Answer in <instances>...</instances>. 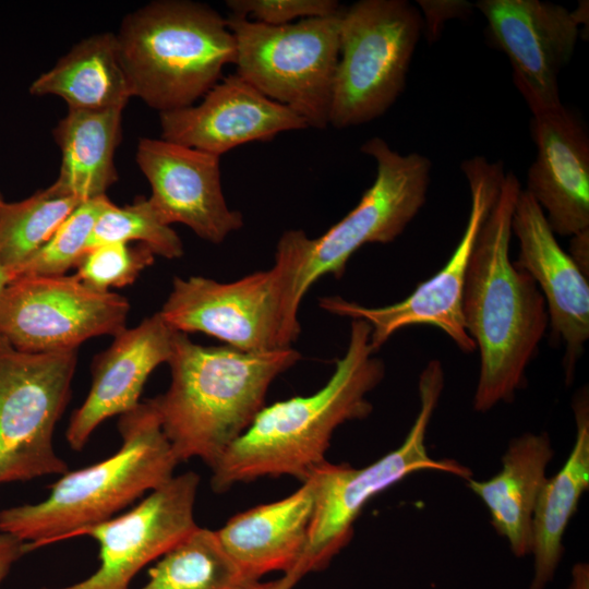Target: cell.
<instances>
[{
    "instance_id": "obj_1",
    "label": "cell",
    "mask_w": 589,
    "mask_h": 589,
    "mask_svg": "<svg viewBox=\"0 0 589 589\" xmlns=\"http://www.w3.org/2000/svg\"><path fill=\"white\" fill-rule=\"evenodd\" d=\"M520 190L518 178L506 172L477 235L465 279L464 323L480 353L473 396L478 412L515 398L549 326L541 291L509 254L513 212Z\"/></svg>"
},
{
    "instance_id": "obj_2",
    "label": "cell",
    "mask_w": 589,
    "mask_h": 589,
    "mask_svg": "<svg viewBox=\"0 0 589 589\" xmlns=\"http://www.w3.org/2000/svg\"><path fill=\"white\" fill-rule=\"evenodd\" d=\"M370 334L366 322L351 320L347 349L326 384L312 395L264 406L211 468L212 489L221 493L264 477L304 482L326 461L335 430L372 412L368 395L384 378L385 364L375 356Z\"/></svg>"
},
{
    "instance_id": "obj_3",
    "label": "cell",
    "mask_w": 589,
    "mask_h": 589,
    "mask_svg": "<svg viewBox=\"0 0 589 589\" xmlns=\"http://www.w3.org/2000/svg\"><path fill=\"white\" fill-rule=\"evenodd\" d=\"M300 358L293 347L250 353L177 332L169 387L148 400L178 461L200 458L212 468L262 410L274 380Z\"/></svg>"
},
{
    "instance_id": "obj_4",
    "label": "cell",
    "mask_w": 589,
    "mask_h": 589,
    "mask_svg": "<svg viewBox=\"0 0 589 589\" xmlns=\"http://www.w3.org/2000/svg\"><path fill=\"white\" fill-rule=\"evenodd\" d=\"M122 443L110 457L67 471L36 504L0 510V531L26 542L27 553L113 515L168 482L179 464L147 399L120 416Z\"/></svg>"
},
{
    "instance_id": "obj_5",
    "label": "cell",
    "mask_w": 589,
    "mask_h": 589,
    "mask_svg": "<svg viewBox=\"0 0 589 589\" xmlns=\"http://www.w3.org/2000/svg\"><path fill=\"white\" fill-rule=\"evenodd\" d=\"M116 37L132 96L159 113L194 105L237 60L226 19L190 0L149 2L124 16Z\"/></svg>"
},
{
    "instance_id": "obj_6",
    "label": "cell",
    "mask_w": 589,
    "mask_h": 589,
    "mask_svg": "<svg viewBox=\"0 0 589 589\" xmlns=\"http://www.w3.org/2000/svg\"><path fill=\"white\" fill-rule=\"evenodd\" d=\"M300 232L292 229L280 236L269 269L230 283L175 277L160 316L177 332L204 333L244 352L292 348L300 334Z\"/></svg>"
},
{
    "instance_id": "obj_7",
    "label": "cell",
    "mask_w": 589,
    "mask_h": 589,
    "mask_svg": "<svg viewBox=\"0 0 589 589\" xmlns=\"http://www.w3.org/2000/svg\"><path fill=\"white\" fill-rule=\"evenodd\" d=\"M444 388V370L430 361L419 376V411L405 441L394 450L363 468L324 461L310 480L314 506L305 552L299 565L304 576L325 568L351 540L353 524L366 503L407 476L422 470L450 473L465 480L472 472L453 459H434L425 435Z\"/></svg>"
},
{
    "instance_id": "obj_8",
    "label": "cell",
    "mask_w": 589,
    "mask_h": 589,
    "mask_svg": "<svg viewBox=\"0 0 589 589\" xmlns=\"http://www.w3.org/2000/svg\"><path fill=\"white\" fill-rule=\"evenodd\" d=\"M423 29L422 14L407 0H360L344 7L328 127L361 125L394 105Z\"/></svg>"
},
{
    "instance_id": "obj_9",
    "label": "cell",
    "mask_w": 589,
    "mask_h": 589,
    "mask_svg": "<svg viewBox=\"0 0 589 589\" xmlns=\"http://www.w3.org/2000/svg\"><path fill=\"white\" fill-rule=\"evenodd\" d=\"M342 9L281 26L230 14L226 21L237 45L236 73L296 112L308 128H327Z\"/></svg>"
},
{
    "instance_id": "obj_10",
    "label": "cell",
    "mask_w": 589,
    "mask_h": 589,
    "mask_svg": "<svg viewBox=\"0 0 589 589\" xmlns=\"http://www.w3.org/2000/svg\"><path fill=\"white\" fill-rule=\"evenodd\" d=\"M361 152L376 164L372 185L359 203L318 238L302 230L297 293L302 300L322 277L340 278L351 256L368 243H389L398 238L426 201L431 160L419 153L401 155L374 136Z\"/></svg>"
},
{
    "instance_id": "obj_11",
    "label": "cell",
    "mask_w": 589,
    "mask_h": 589,
    "mask_svg": "<svg viewBox=\"0 0 589 589\" xmlns=\"http://www.w3.org/2000/svg\"><path fill=\"white\" fill-rule=\"evenodd\" d=\"M76 350L24 352L0 338V484L69 471L52 444Z\"/></svg>"
},
{
    "instance_id": "obj_12",
    "label": "cell",
    "mask_w": 589,
    "mask_h": 589,
    "mask_svg": "<svg viewBox=\"0 0 589 589\" xmlns=\"http://www.w3.org/2000/svg\"><path fill=\"white\" fill-rule=\"evenodd\" d=\"M461 170L470 190V212L457 247L436 274L419 284L404 300L384 306H365L339 296L320 299V306L326 312L366 322L375 352L396 332L411 325L441 329L465 353L477 349L464 323V286L477 235L497 199L506 171L502 161H489L482 156L464 160Z\"/></svg>"
},
{
    "instance_id": "obj_13",
    "label": "cell",
    "mask_w": 589,
    "mask_h": 589,
    "mask_svg": "<svg viewBox=\"0 0 589 589\" xmlns=\"http://www.w3.org/2000/svg\"><path fill=\"white\" fill-rule=\"evenodd\" d=\"M130 305L112 291L85 286L75 275H29L0 292V338L24 352L76 350L85 340L116 336Z\"/></svg>"
},
{
    "instance_id": "obj_14",
    "label": "cell",
    "mask_w": 589,
    "mask_h": 589,
    "mask_svg": "<svg viewBox=\"0 0 589 589\" xmlns=\"http://www.w3.org/2000/svg\"><path fill=\"white\" fill-rule=\"evenodd\" d=\"M199 483L194 471L173 476L125 514L77 531L74 537L88 536L98 542V568L73 585L41 589H130L142 568L197 527L194 504Z\"/></svg>"
},
{
    "instance_id": "obj_15",
    "label": "cell",
    "mask_w": 589,
    "mask_h": 589,
    "mask_svg": "<svg viewBox=\"0 0 589 589\" xmlns=\"http://www.w3.org/2000/svg\"><path fill=\"white\" fill-rule=\"evenodd\" d=\"M474 7L508 57L514 84L531 113L562 105L558 76L575 52L585 10L540 0H479Z\"/></svg>"
},
{
    "instance_id": "obj_16",
    "label": "cell",
    "mask_w": 589,
    "mask_h": 589,
    "mask_svg": "<svg viewBox=\"0 0 589 589\" xmlns=\"http://www.w3.org/2000/svg\"><path fill=\"white\" fill-rule=\"evenodd\" d=\"M135 159L151 185L147 199L165 224L185 225L214 244L243 227L242 213L229 208L223 193L219 156L142 137Z\"/></svg>"
},
{
    "instance_id": "obj_17",
    "label": "cell",
    "mask_w": 589,
    "mask_h": 589,
    "mask_svg": "<svg viewBox=\"0 0 589 589\" xmlns=\"http://www.w3.org/2000/svg\"><path fill=\"white\" fill-rule=\"evenodd\" d=\"M512 233L519 243L515 263L536 281L552 333L564 345L565 380L570 384L589 338L588 275L562 249L543 211L524 189L514 207Z\"/></svg>"
},
{
    "instance_id": "obj_18",
    "label": "cell",
    "mask_w": 589,
    "mask_h": 589,
    "mask_svg": "<svg viewBox=\"0 0 589 589\" xmlns=\"http://www.w3.org/2000/svg\"><path fill=\"white\" fill-rule=\"evenodd\" d=\"M202 98L197 105L160 112V139L220 157L240 145L308 128L296 112L236 72L221 77Z\"/></svg>"
},
{
    "instance_id": "obj_19",
    "label": "cell",
    "mask_w": 589,
    "mask_h": 589,
    "mask_svg": "<svg viewBox=\"0 0 589 589\" xmlns=\"http://www.w3.org/2000/svg\"><path fill=\"white\" fill-rule=\"evenodd\" d=\"M537 157L525 191L543 211L555 236L589 230V137L581 121L563 105L532 115Z\"/></svg>"
},
{
    "instance_id": "obj_20",
    "label": "cell",
    "mask_w": 589,
    "mask_h": 589,
    "mask_svg": "<svg viewBox=\"0 0 589 589\" xmlns=\"http://www.w3.org/2000/svg\"><path fill=\"white\" fill-rule=\"evenodd\" d=\"M176 333L157 312L137 326L124 328L96 357L89 392L72 413L65 433L72 449H83L106 419L121 416L140 404L149 374L168 362Z\"/></svg>"
},
{
    "instance_id": "obj_21",
    "label": "cell",
    "mask_w": 589,
    "mask_h": 589,
    "mask_svg": "<svg viewBox=\"0 0 589 589\" xmlns=\"http://www.w3.org/2000/svg\"><path fill=\"white\" fill-rule=\"evenodd\" d=\"M313 506V486L305 480L290 495L239 513L215 532L231 560L253 581L272 572L300 573Z\"/></svg>"
},
{
    "instance_id": "obj_22",
    "label": "cell",
    "mask_w": 589,
    "mask_h": 589,
    "mask_svg": "<svg viewBox=\"0 0 589 589\" xmlns=\"http://www.w3.org/2000/svg\"><path fill=\"white\" fill-rule=\"evenodd\" d=\"M553 454L548 433H525L510 441L496 476L485 481L467 480L489 509L496 532L507 539L517 557L531 552L533 512Z\"/></svg>"
},
{
    "instance_id": "obj_23",
    "label": "cell",
    "mask_w": 589,
    "mask_h": 589,
    "mask_svg": "<svg viewBox=\"0 0 589 589\" xmlns=\"http://www.w3.org/2000/svg\"><path fill=\"white\" fill-rule=\"evenodd\" d=\"M576 440L572 452L552 478L545 480L532 517L531 552L534 572L530 589H544L563 553V534L589 486V404L581 389L574 399Z\"/></svg>"
},
{
    "instance_id": "obj_24",
    "label": "cell",
    "mask_w": 589,
    "mask_h": 589,
    "mask_svg": "<svg viewBox=\"0 0 589 589\" xmlns=\"http://www.w3.org/2000/svg\"><path fill=\"white\" fill-rule=\"evenodd\" d=\"M29 93L59 96L69 110H123L133 96L116 34L105 32L80 40L32 82Z\"/></svg>"
},
{
    "instance_id": "obj_25",
    "label": "cell",
    "mask_w": 589,
    "mask_h": 589,
    "mask_svg": "<svg viewBox=\"0 0 589 589\" xmlns=\"http://www.w3.org/2000/svg\"><path fill=\"white\" fill-rule=\"evenodd\" d=\"M121 121V109L69 110L52 132L61 151V167L51 187L81 202L106 195L118 180L113 156Z\"/></svg>"
},
{
    "instance_id": "obj_26",
    "label": "cell",
    "mask_w": 589,
    "mask_h": 589,
    "mask_svg": "<svg viewBox=\"0 0 589 589\" xmlns=\"http://www.w3.org/2000/svg\"><path fill=\"white\" fill-rule=\"evenodd\" d=\"M243 575L215 531L196 527L148 570L140 589H249Z\"/></svg>"
},
{
    "instance_id": "obj_27",
    "label": "cell",
    "mask_w": 589,
    "mask_h": 589,
    "mask_svg": "<svg viewBox=\"0 0 589 589\" xmlns=\"http://www.w3.org/2000/svg\"><path fill=\"white\" fill-rule=\"evenodd\" d=\"M82 202L51 185L0 208V262L14 273L51 238Z\"/></svg>"
},
{
    "instance_id": "obj_28",
    "label": "cell",
    "mask_w": 589,
    "mask_h": 589,
    "mask_svg": "<svg viewBox=\"0 0 589 589\" xmlns=\"http://www.w3.org/2000/svg\"><path fill=\"white\" fill-rule=\"evenodd\" d=\"M131 241H139L155 255L168 260L183 255L180 237L161 220L145 197H137L132 204L124 206L110 202L95 223L87 250L105 243Z\"/></svg>"
},
{
    "instance_id": "obj_29",
    "label": "cell",
    "mask_w": 589,
    "mask_h": 589,
    "mask_svg": "<svg viewBox=\"0 0 589 589\" xmlns=\"http://www.w3.org/2000/svg\"><path fill=\"white\" fill-rule=\"evenodd\" d=\"M111 201L107 195L82 202L58 227L51 238L13 275H63L87 250L100 213Z\"/></svg>"
},
{
    "instance_id": "obj_30",
    "label": "cell",
    "mask_w": 589,
    "mask_h": 589,
    "mask_svg": "<svg viewBox=\"0 0 589 589\" xmlns=\"http://www.w3.org/2000/svg\"><path fill=\"white\" fill-rule=\"evenodd\" d=\"M154 256L143 244L105 243L84 252L75 265V276L94 290L109 292L134 283L154 263Z\"/></svg>"
},
{
    "instance_id": "obj_31",
    "label": "cell",
    "mask_w": 589,
    "mask_h": 589,
    "mask_svg": "<svg viewBox=\"0 0 589 589\" xmlns=\"http://www.w3.org/2000/svg\"><path fill=\"white\" fill-rule=\"evenodd\" d=\"M226 5L232 15L272 26L328 16L342 8L337 0H227Z\"/></svg>"
},
{
    "instance_id": "obj_32",
    "label": "cell",
    "mask_w": 589,
    "mask_h": 589,
    "mask_svg": "<svg viewBox=\"0 0 589 589\" xmlns=\"http://www.w3.org/2000/svg\"><path fill=\"white\" fill-rule=\"evenodd\" d=\"M426 20H423L424 29L429 32L430 39H435L441 32L444 21L450 17L464 16L469 13L472 4L467 1H418ZM423 29V31H424Z\"/></svg>"
},
{
    "instance_id": "obj_33",
    "label": "cell",
    "mask_w": 589,
    "mask_h": 589,
    "mask_svg": "<svg viewBox=\"0 0 589 589\" xmlns=\"http://www.w3.org/2000/svg\"><path fill=\"white\" fill-rule=\"evenodd\" d=\"M26 553V542L0 531V585L9 575L13 564Z\"/></svg>"
},
{
    "instance_id": "obj_34",
    "label": "cell",
    "mask_w": 589,
    "mask_h": 589,
    "mask_svg": "<svg viewBox=\"0 0 589 589\" xmlns=\"http://www.w3.org/2000/svg\"><path fill=\"white\" fill-rule=\"evenodd\" d=\"M572 259L589 275V230L570 237L569 253Z\"/></svg>"
},
{
    "instance_id": "obj_35",
    "label": "cell",
    "mask_w": 589,
    "mask_h": 589,
    "mask_svg": "<svg viewBox=\"0 0 589 589\" xmlns=\"http://www.w3.org/2000/svg\"><path fill=\"white\" fill-rule=\"evenodd\" d=\"M302 577L300 573L291 572L284 574L283 577L276 580L267 582L256 581L249 589H292Z\"/></svg>"
},
{
    "instance_id": "obj_36",
    "label": "cell",
    "mask_w": 589,
    "mask_h": 589,
    "mask_svg": "<svg viewBox=\"0 0 589 589\" xmlns=\"http://www.w3.org/2000/svg\"><path fill=\"white\" fill-rule=\"evenodd\" d=\"M569 589H589V568L587 564H577L573 569V582Z\"/></svg>"
},
{
    "instance_id": "obj_37",
    "label": "cell",
    "mask_w": 589,
    "mask_h": 589,
    "mask_svg": "<svg viewBox=\"0 0 589 589\" xmlns=\"http://www.w3.org/2000/svg\"><path fill=\"white\" fill-rule=\"evenodd\" d=\"M10 281H11V277L8 271L3 267L2 263L0 262V292L4 289V287Z\"/></svg>"
},
{
    "instance_id": "obj_38",
    "label": "cell",
    "mask_w": 589,
    "mask_h": 589,
    "mask_svg": "<svg viewBox=\"0 0 589 589\" xmlns=\"http://www.w3.org/2000/svg\"><path fill=\"white\" fill-rule=\"evenodd\" d=\"M4 203H5V201H4V199H3V196H2V194L0 192V208Z\"/></svg>"
}]
</instances>
